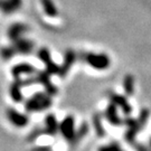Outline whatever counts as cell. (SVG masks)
Returning a JSON list of instances; mask_svg holds the SVG:
<instances>
[{
    "label": "cell",
    "instance_id": "obj_6",
    "mask_svg": "<svg viewBox=\"0 0 151 151\" xmlns=\"http://www.w3.org/2000/svg\"><path fill=\"white\" fill-rule=\"evenodd\" d=\"M50 75L47 70H42V72H38L37 76H36V80H37V83H40L42 85H44L46 92L48 93L50 96L53 95H56L58 90L53 85V83L50 82Z\"/></svg>",
    "mask_w": 151,
    "mask_h": 151
},
{
    "label": "cell",
    "instance_id": "obj_20",
    "mask_svg": "<svg viewBox=\"0 0 151 151\" xmlns=\"http://www.w3.org/2000/svg\"><path fill=\"white\" fill-rule=\"evenodd\" d=\"M17 53L16 48L14 47V45L10 46V47H5V48H2L0 50V55H1V57L6 60H9L14 56V55Z\"/></svg>",
    "mask_w": 151,
    "mask_h": 151
},
{
    "label": "cell",
    "instance_id": "obj_1",
    "mask_svg": "<svg viewBox=\"0 0 151 151\" xmlns=\"http://www.w3.org/2000/svg\"><path fill=\"white\" fill-rule=\"evenodd\" d=\"M52 106V97L48 93H36L28 100L25 108L28 112H39Z\"/></svg>",
    "mask_w": 151,
    "mask_h": 151
},
{
    "label": "cell",
    "instance_id": "obj_7",
    "mask_svg": "<svg viewBox=\"0 0 151 151\" xmlns=\"http://www.w3.org/2000/svg\"><path fill=\"white\" fill-rule=\"evenodd\" d=\"M7 118L8 120L10 121L11 124H14V125H16L18 128H22V127H26L29 122V119H28L27 115H25V114H22L19 113L18 111L16 110H14V109H8L7 110Z\"/></svg>",
    "mask_w": 151,
    "mask_h": 151
},
{
    "label": "cell",
    "instance_id": "obj_16",
    "mask_svg": "<svg viewBox=\"0 0 151 151\" xmlns=\"http://www.w3.org/2000/svg\"><path fill=\"white\" fill-rule=\"evenodd\" d=\"M10 96L15 102L19 103L24 100L22 94V85L18 83V81L14 82L10 86Z\"/></svg>",
    "mask_w": 151,
    "mask_h": 151
},
{
    "label": "cell",
    "instance_id": "obj_5",
    "mask_svg": "<svg viewBox=\"0 0 151 151\" xmlns=\"http://www.w3.org/2000/svg\"><path fill=\"white\" fill-rule=\"evenodd\" d=\"M38 57L39 60L43 62L45 66H46V70L49 74H60V66L56 65L52 60V56L49 50L46 47H43L38 50Z\"/></svg>",
    "mask_w": 151,
    "mask_h": 151
},
{
    "label": "cell",
    "instance_id": "obj_4",
    "mask_svg": "<svg viewBox=\"0 0 151 151\" xmlns=\"http://www.w3.org/2000/svg\"><path fill=\"white\" fill-rule=\"evenodd\" d=\"M60 131L65 138V140L73 142L75 138V129H74V118L72 115H67L60 124Z\"/></svg>",
    "mask_w": 151,
    "mask_h": 151
},
{
    "label": "cell",
    "instance_id": "obj_12",
    "mask_svg": "<svg viewBox=\"0 0 151 151\" xmlns=\"http://www.w3.org/2000/svg\"><path fill=\"white\" fill-rule=\"evenodd\" d=\"M22 0H2L0 10L4 15H11L22 7Z\"/></svg>",
    "mask_w": 151,
    "mask_h": 151
},
{
    "label": "cell",
    "instance_id": "obj_11",
    "mask_svg": "<svg viewBox=\"0 0 151 151\" xmlns=\"http://www.w3.org/2000/svg\"><path fill=\"white\" fill-rule=\"evenodd\" d=\"M35 72H36V70L32 65L27 64V63H20V64H17L12 67L11 74L16 80H18L22 74H32Z\"/></svg>",
    "mask_w": 151,
    "mask_h": 151
},
{
    "label": "cell",
    "instance_id": "obj_23",
    "mask_svg": "<svg viewBox=\"0 0 151 151\" xmlns=\"http://www.w3.org/2000/svg\"><path fill=\"white\" fill-rule=\"evenodd\" d=\"M1 4H2V0H0V7H1Z\"/></svg>",
    "mask_w": 151,
    "mask_h": 151
},
{
    "label": "cell",
    "instance_id": "obj_15",
    "mask_svg": "<svg viewBox=\"0 0 151 151\" xmlns=\"http://www.w3.org/2000/svg\"><path fill=\"white\" fill-rule=\"evenodd\" d=\"M105 116H106L109 122L111 124H113V125H121L122 123H124L123 120H121L119 118L118 112H116V105L113 102H111L109 104L108 109L105 111Z\"/></svg>",
    "mask_w": 151,
    "mask_h": 151
},
{
    "label": "cell",
    "instance_id": "obj_24",
    "mask_svg": "<svg viewBox=\"0 0 151 151\" xmlns=\"http://www.w3.org/2000/svg\"><path fill=\"white\" fill-rule=\"evenodd\" d=\"M150 146H151V140H150Z\"/></svg>",
    "mask_w": 151,
    "mask_h": 151
},
{
    "label": "cell",
    "instance_id": "obj_10",
    "mask_svg": "<svg viewBox=\"0 0 151 151\" xmlns=\"http://www.w3.org/2000/svg\"><path fill=\"white\" fill-rule=\"evenodd\" d=\"M109 96L111 99V102H113L115 105H118V106H120V108L122 109L124 114L131 113L132 108H131V105L128 103L125 97L122 96V95H119V94H115V93H110Z\"/></svg>",
    "mask_w": 151,
    "mask_h": 151
},
{
    "label": "cell",
    "instance_id": "obj_2",
    "mask_svg": "<svg viewBox=\"0 0 151 151\" xmlns=\"http://www.w3.org/2000/svg\"><path fill=\"white\" fill-rule=\"evenodd\" d=\"M148 118H149V111L148 110H142V112L140 114V118L138 120H133V119L124 120V123L129 125V130L125 133V139H127L128 142H131V143L133 142L135 134L146 124V122L148 121Z\"/></svg>",
    "mask_w": 151,
    "mask_h": 151
},
{
    "label": "cell",
    "instance_id": "obj_22",
    "mask_svg": "<svg viewBox=\"0 0 151 151\" xmlns=\"http://www.w3.org/2000/svg\"><path fill=\"white\" fill-rule=\"evenodd\" d=\"M99 151H123L121 148H120L116 143H111L110 146L108 147H101L100 149H99Z\"/></svg>",
    "mask_w": 151,
    "mask_h": 151
},
{
    "label": "cell",
    "instance_id": "obj_19",
    "mask_svg": "<svg viewBox=\"0 0 151 151\" xmlns=\"http://www.w3.org/2000/svg\"><path fill=\"white\" fill-rule=\"evenodd\" d=\"M93 125H94V129L96 131V133L100 137L105 134V131H104V127L101 121V116L99 114H94L93 115Z\"/></svg>",
    "mask_w": 151,
    "mask_h": 151
},
{
    "label": "cell",
    "instance_id": "obj_8",
    "mask_svg": "<svg viewBox=\"0 0 151 151\" xmlns=\"http://www.w3.org/2000/svg\"><path fill=\"white\" fill-rule=\"evenodd\" d=\"M29 29L27 25L22 24V22H17L11 25L9 29H8V37L10 38V40L12 43H15L16 40H18L19 38L22 37V35L24 32H26Z\"/></svg>",
    "mask_w": 151,
    "mask_h": 151
},
{
    "label": "cell",
    "instance_id": "obj_3",
    "mask_svg": "<svg viewBox=\"0 0 151 151\" xmlns=\"http://www.w3.org/2000/svg\"><path fill=\"white\" fill-rule=\"evenodd\" d=\"M82 57L87 64L95 70H106L111 64L110 58L106 54L85 53V54H82Z\"/></svg>",
    "mask_w": 151,
    "mask_h": 151
},
{
    "label": "cell",
    "instance_id": "obj_18",
    "mask_svg": "<svg viewBox=\"0 0 151 151\" xmlns=\"http://www.w3.org/2000/svg\"><path fill=\"white\" fill-rule=\"evenodd\" d=\"M123 88L127 95L131 96L133 94V91H134V80H133V76L131 75V74H128L124 77Z\"/></svg>",
    "mask_w": 151,
    "mask_h": 151
},
{
    "label": "cell",
    "instance_id": "obj_13",
    "mask_svg": "<svg viewBox=\"0 0 151 151\" xmlns=\"http://www.w3.org/2000/svg\"><path fill=\"white\" fill-rule=\"evenodd\" d=\"M12 44H14V47L16 48L17 53H22V54H29L35 46L32 40L22 37Z\"/></svg>",
    "mask_w": 151,
    "mask_h": 151
},
{
    "label": "cell",
    "instance_id": "obj_14",
    "mask_svg": "<svg viewBox=\"0 0 151 151\" xmlns=\"http://www.w3.org/2000/svg\"><path fill=\"white\" fill-rule=\"evenodd\" d=\"M45 129H44V134H50V135H55L58 130H60V125L57 123V120L55 118L54 114H48L46 118H45Z\"/></svg>",
    "mask_w": 151,
    "mask_h": 151
},
{
    "label": "cell",
    "instance_id": "obj_9",
    "mask_svg": "<svg viewBox=\"0 0 151 151\" xmlns=\"http://www.w3.org/2000/svg\"><path fill=\"white\" fill-rule=\"evenodd\" d=\"M75 60H76L75 53H74L72 49L66 50L65 56H64V62H63V64H62V66H60V74H58L60 77H65V76H66V74L68 73L70 66L73 65V63L75 62Z\"/></svg>",
    "mask_w": 151,
    "mask_h": 151
},
{
    "label": "cell",
    "instance_id": "obj_17",
    "mask_svg": "<svg viewBox=\"0 0 151 151\" xmlns=\"http://www.w3.org/2000/svg\"><path fill=\"white\" fill-rule=\"evenodd\" d=\"M42 6H43V9L45 11V14L49 17H56L58 15V11L57 8L55 7L53 0H40Z\"/></svg>",
    "mask_w": 151,
    "mask_h": 151
},
{
    "label": "cell",
    "instance_id": "obj_21",
    "mask_svg": "<svg viewBox=\"0 0 151 151\" xmlns=\"http://www.w3.org/2000/svg\"><path fill=\"white\" fill-rule=\"evenodd\" d=\"M87 132H88V125H87V123L84 122V123L81 125V128L76 131L75 138H74V141H73L72 143H76L77 141H80L84 135L87 134Z\"/></svg>",
    "mask_w": 151,
    "mask_h": 151
}]
</instances>
